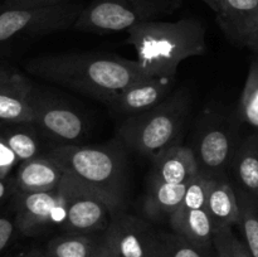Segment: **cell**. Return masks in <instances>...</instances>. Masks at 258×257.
Masks as SVG:
<instances>
[{
  "mask_svg": "<svg viewBox=\"0 0 258 257\" xmlns=\"http://www.w3.org/2000/svg\"><path fill=\"white\" fill-rule=\"evenodd\" d=\"M27 71L38 78L108 102L136 81L150 77L138 60L106 53H55L33 58Z\"/></svg>",
  "mask_w": 258,
  "mask_h": 257,
  "instance_id": "cell-1",
  "label": "cell"
},
{
  "mask_svg": "<svg viewBox=\"0 0 258 257\" xmlns=\"http://www.w3.org/2000/svg\"><path fill=\"white\" fill-rule=\"evenodd\" d=\"M126 43L134 47L146 75L175 80L183 60L206 53V27L194 18L146 22L127 30Z\"/></svg>",
  "mask_w": 258,
  "mask_h": 257,
  "instance_id": "cell-2",
  "label": "cell"
},
{
  "mask_svg": "<svg viewBox=\"0 0 258 257\" xmlns=\"http://www.w3.org/2000/svg\"><path fill=\"white\" fill-rule=\"evenodd\" d=\"M63 170L85 185L123 207L127 191V161L122 145H59L47 151Z\"/></svg>",
  "mask_w": 258,
  "mask_h": 257,
  "instance_id": "cell-3",
  "label": "cell"
},
{
  "mask_svg": "<svg viewBox=\"0 0 258 257\" xmlns=\"http://www.w3.org/2000/svg\"><path fill=\"white\" fill-rule=\"evenodd\" d=\"M191 110L186 90H178L163 102L144 112L128 116L118 127L122 145L154 160L166 149L180 144Z\"/></svg>",
  "mask_w": 258,
  "mask_h": 257,
  "instance_id": "cell-4",
  "label": "cell"
},
{
  "mask_svg": "<svg viewBox=\"0 0 258 257\" xmlns=\"http://www.w3.org/2000/svg\"><path fill=\"white\" fill-rule=\"evenodd\" d=\"M181 0H92L83 7L72 29L86 33L123 32L174 14Z\"/></svg>",
  "mask_w": 258,
  "mask_h": 257,
  "instance_id": "cell-5",
  "label": "cell"
},
{
  "mask_svg": "<svg viewBox=\"0 0 258 257\" xmlns=\"http://www.w3.org/2000/svg\"><path fill=\"white\" fill-rule=\"evenodd\" d=\"M236 116L223 115L216 110H206L199 117L190 146L199 171L207 176L224 175L231 169L238 149V127Z\"/></svg>",
  "mask_w": 258,
  "mask_h": 257,
  "instance_id": "cell-6",
  "label": "cell"
},
{
  "mask_svg": "<svg viewBox=\"0 0 258 257\" xmlns=\"http://www.w3.org/2000/svg\"><path fill=\"white\" fill-rule=\"evenodd\" d=\"M60 185L64 189L67 197L66 214L60 223V228L66 233H103L107 229L113 214L123 211V207L115 201L85 185L70 174H64Z\"/></svg>",
  "mask_w": 258,
  "mask_h": 257,
  "instance_id": "cell-7",
  "label": "cell"
},
{
  "mask_svg": "<svg viewBox=\"0 0 258 257\" xmlns=\"http://www.w3.org/2000/svg\"><path fill=\"white\" fill-rule=\"evenodd\" d=\"M82 9V4L73 2L42 8H5L0 10V47L17 38L72 29Z\"/></svg>",
  "mask_w": 258,
  "mask_h": 257,
  "instance_id": "cell-8",
  "label": "cell"
},
{
  "mask_svg": "<svg viewBox=\"0 0 258 257\" xmlns=\"http://www.w3.org/2000/svg\"><path fill=\"white\" fill-rule=\"evenodd\" d=\"M34 123L43 136L62 145L78 143L87 133L82 113L67 101L34 87L32 95Z\"/></svg>",
  "mask_w": 258,
  "mask_h": 257,
  "instance_id": "cell-9",
  "label": "cell"
},
{
  "mask_svg": "<svg viewBox=\"0 0 258 257\" xmlns=\"http://www.w3.org/2000/svg\"><path fill=\"white\" fill-rule=\"evenodd\" d=\"M67 197L63 186L52 191L15 190V224L25 236H37L52 226H60L66 214Z\"/></svg>",
  "mask_w": 258,
  "mask_h": 257,
  "instance_id": "cell-10",
  "label": "cell"
},
{
  "mask_svg": "<svg viewBox=\"0 0 258 257\" xmlns=\"http://www.w3.org/2000/svg\"><path fill=\"white\" fill-rule=\"evenodd\" d=\"M156 234L145 219L120 211L113 214L102 239L116 257H151Z\"/></svg>",
  "mask_w": 258,
  "mask_h": 257,
  "instance_id": "cell-11",
  "label": "cell"
},
{
  "mask_svg": "<svg viewBox=\"0 0 258 257\" xmlns=\"http://www.w3.org/2000/svg\"><path fill=\"white\" fill-rule=\"evenodd\" d=\"M33 90L34 86L27 77L0 66V122L33 123Z\"/></svg>",
  "mask_w": 258,
  "mask_h": 257,
  "instance_id": "cell-12",
  "label": "cell"
},
{
  "mask_svg": "<svg viewBox=\"0 0 258 257\" xmlns=\"http://www.w3.org/2000/svg\"><path fill=\"white\" fill-rule=\"evenodd\" d=\"M171 78L145 77L136 81L105 105L116 113L133 116L155 107L170 95Z\"/></svg>",
  "mask_w": 258,
  "mask_h": 257,
  "instance_id": "cell-13",
  "label": "cell"
},
{
  "mask_svg": "<svg viewBox=\"0 0 258 257\" xmlns=\"http://www.w3.org/2000/svg\"><path fill=\"white\" fill-rule=\"evenodd\" d=\"M149 180L188 184L198 175L199 168L191 148L176 144L151 160Z\"/></svg>",
  "mask_w": 258,
  "mask_h": 257,
  "instance_id": "cell-14",
  "label": "cell"
},
{
  "mask_svg": "<svg viewBox=\"0 0 258 257\" xmlns=\"http://www.w3.org/2000/svg\"><path fill=\"white\" fill-rule=\"evenodd\" d=\"M207 211L211 216L216 231L238 226V199L234 184L228 178V174L208 176Z\"/></svg>",
  "mask_w": 258,
  "mask_h": 257,
  "instance_id": "cell-15",
  "label": "cell"
},
{
  "mask_svg": "<svg viewBox=\"0 0 258 257\" xmlns=\"http://www.w3.org/2000/svg\"><path fill=\"white\" fill-rule=\"evenodd\" d=\"M64 170L47 154L19 163L14 176L18 191H52L57 190L64 178Z\"/></svg>",
  "mask_w": 258,
  "mask_h": 257,
  "instance_id": "cell-16",
  "label": "cell"
},
{
  "mask_svg": "<svg viewBox=\"0 0 258 257\" xmlns=\"http://www.w3.org/2000/svg\"><path fill=\"white\" fill-rule=\"evenodd\" d=\"M168 221L174 233L179 234L194 246L207 251L214 248L216 229L207 207L193 209L178 208Z\"/></svg>",
  "mask_w": 258,
  "mask_h": 257,
  "instance_id": "cell-17",
  "label": "cell"
},
{
  "mask_svg": "<svg viewBox=\"0 0 258 257\" xmlns=\"http://www.w3.org/2000/svg\"><path fill=\"white\" fill-rule=\"evenodd\" d=\"M258 19V0H224L216 13L218 27L234 44L241 45L248 30Z\"/></svg>",
  "mask_w": 258,
  "mask_h": 257,
  "instance_id": "cell-18",
  "label": "cell"
},
{
  "mask_svg": "<svg viewBox=\"0 0 258 257\" xmlns=\"http://www.w3.org/2000/svg\"><path fill=\"white\" fill-rule=\"evenodd\" d=\"M231 171L234 185L258 201V131L241 140Z\"/></svg>",
  "mask_w": 258,
  "mask_h": 257,
  "instance_id": "cell-19",
  "label": "cell"
},
{
  "mask_svg": "<svg viewBox=\"0 0 258 257\" xmlns=\"http://www.w3.org/2000/svg\"><path fill=\"white\" fill-rule=\"evenodd\" d=\"M188 184H170L164 181L149 180L144 198V212L151 221L170 218L180 207Z\"/></svg>",
  "mask_w": 258,
  "mask_h": 257,
  "instance_id": "cell-20",
  "label": "cell"
},
{
  "mask_svg": "<svg viewBox=\"0 0 258 257\" xmlns=\"http://www.w3.org/2000/svg\"><path fill=\"white\" fill-rule=\"evenodd\" d=\"M0 134L9 148L17 155L19 163L42 155V135L34 123L29 122H2Z\"/></svg>",
  "mask_w": 258,
  "mask_h": 257,
  "instance_id": "cell-21",
  "label": "cell"
},
{
  "mask_svg": "<svg viewBox=\"0 0 258 257\" xmlns=\"http://www.w3.org/2000/svg\"><path fill=\"white\" fill-rule=\"evenodd\" d=\"M95 234L66 233L50 239L47 244L45 254L48 257H95L101 244Z\"/></svg>",
  "mask_w": 258,
  "mask_h": 257,
  "instance_id": "cell-22",
  "label": "cell"
},
{
  "mask_svg": "<svg viewBox=\"0 0 258 257\" xmlns=\"http://www.w3.org/2000/svg\"><path fill=\"white\" fill-rule=\"evenodd\" d=\"M239 206V231L252 257H258V201L234 185Z\"/></svg>",
  "mask_w": 258,
  "mask_h": 257,
  "instance_id": "cell-23",
  "label": "cell"
},
{
  "mask_svg": "<svg viewBox=\"0 0 258 257\" xmlns=\"http://www.w3.org/2000/svg\"><path fill=\"white\" fill-rule=\"evenodd\" d=\"M238 122L258 131V54H253L247 75L246 85L234 112Z\"/></svg>",
  "mask_w": 258,
  "mask_h": 257,
  "instance_id": "cell-24",
  "label": "cell"
},
{
  "mask_svg": "<svg viewBox=\"0 0 258 257\" xmlns=\"http://www.w3.org/2000/svg\"><path fill=\"white\" fill-rule=\"evenodd\" d=\"M151 257H214V248L207 251L174 232L158 231Z\"/></svg>",
  "mask_w": 258,
  "mask_h": 257,
  "instance_id": "cell-25",
  "label": "cell"
},
{
  "mask_svg": "<svg viewBox=\"0 0 258 257\" xmlns=\"http://www.w3.org/2000/svg\"><path fill=\"white\" fill-rule=\"evenodd\" d=\"M19 164L17 155L0 134V178H8L13 169Z\"/></svg>",
  "mask_w": 258,
  "mask_h": 257,
  "instance_id": "cell-26",
  "label": "cell"
},
{
  "mask_svg": "<svg viewBox=\"0 0 258 257\" xmlns=\"http://www.w3.org/2000/svg\"><path fill=\"white\" fill-rule=\"evenodd\" d=\"M72 3V0H8L5 8H42Z\"/></svg>",
  "mask_w": 258,
  "mask_h": 257,
  "instance_id": "cell-27",
  "label": "cell"
},
{
  "mask_svg": "<svg viewBox=\"0 0 258 257\" xmlns=\"http://www.w3.org/2000/svg\"><path fill=\"white\" fill-rule=\"evenodd\" d=\"M228 229H219L214 233V257H232L228 244Z\"/></svg>",
  "mask_w": 258,
  "mask_h": 257,
  "instance_id": "cell-28",
  "label": "cell"
},
{
  "mask_svg": "<svg viewBox=\"0 0 258 257\" xmlns=\"http://www.w3.org/2000/svg\"><path fill=\"white\" fill-rule=\"evenodd\" d=\"M15 228H17L15 221L8 217H0V252L8 246L14 234Z\"/></svg>",
  "mask_w": 258,
  "mask_h": 257,
  "instance_id": "cell-29",
  "label": "cell"
},
{
  "mask_svg": "<svg viewBox=\"0 0 258 257\" xmlns=\"http://www.w3.org/2000/svg\"><path fill=\"white\" fill-rule=\"evenodd\" d=\"M228 244L232 257H252L249 251L247 249L246 244L243 243L242 239H239L238 237L234 234L232 228L228 229Z\"/></svg>",
  "mask_w": 258,
  "mask_h": 257,
  "instance_id": "cell-30",
  "label": "cell"
},
{
  "mask_svg": "<svg viewBox=\"0 0 258 257\" xmlns=\"http://www.w3.org/2000/svg\"><path fill=\"white\" fill-rule=\"evenodd\" d=\"M241 45L248 48L253 54H258V19L243 38Z\"/></svg>",
  "mask_w": 258,
  "mask_h": 257,
  "instance_id": "cell-31",
  "label": "cell"
},
{
  "mask_svg": "<svg viewBox=\"0 0 258 257\" xmlns=\"http://www.w3.org/2000/svg\"><path fill=\"white\" fill-rule=\"evenodd\" d=\"M15 180L14 178H0V203L12 193H15Z\"/></svg>",
  "mask_w": 258,
  "mask_h": 257,
  "instance_id": "cell-32",
  "label": "cell"
},
{
  "mask_svg": "<svg viewBox=\"0 0 258 257\" xmlns=\"http://www.w3.org/2000/svg\"><path fill=\"white\" fill-rule=\"evenodd\" d=\"M95 257H116V254L113 253V252L111 251L107 246H106L105 242H103V239H101V244H100V247H98L97 252H96Z\"/></svg>",
  "mask_w": 258,
  "mask_h": 257,
  "instance_id": "cell-33",
  "label": "cell"
},
{
  "mask_svg": "<svg viewBox=\"0 0 258 257\" xmlns=\"http://www.w3.org/2000/svg\"><path fill=\"white\" fill-rule=\"evenodd\" d=\"M202 2H203L204 4L208 5L214 13H218L219 10H221L222 5H223L224 0H202Z\"/></svg>",
  "mask_w": 258,
  "mask_h": 257,
  "instance_id": "cell-34",
  "label": "cell"
},
{
  "mask_svg": "<svg viewBox=\"0 0 258 257\" xmlns=\"http://www.w3.org/2000/svg\"><path fill=\"white\" fill-rule=\"evenodd\" d=\"M25 257H48L45 253H30Z\"/></svg>",
  "mask_w": 258,
  "mask_h": 257,
  "instance_id": "cell-35",
  "label": "cell"
}]
</instances>
